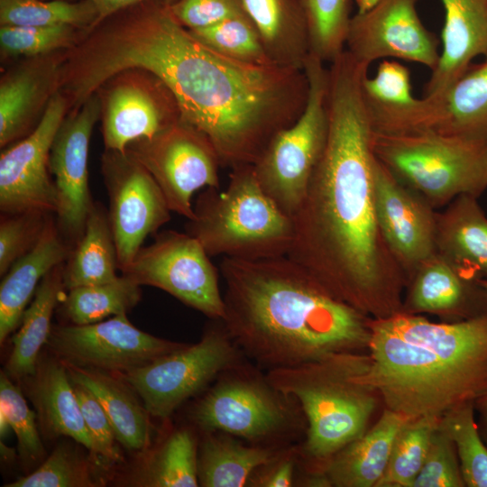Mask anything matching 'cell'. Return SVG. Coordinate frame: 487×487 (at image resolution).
Here are the masks:
<instances>
[{"label": "cell", "mask_w": 487, "mask_h": 487, "mask_svg": "<svg viewBox=\"0 0 487 487\" xmlns=\"http://www.w3.org/2000/svg\"><path fill=\"white\" fill-rule=\"evenodd\" d=\"M81 69L92 87L142 69L172 93L181 121L203 133L221 166L253 164L308 99L304 69L241 62L209 49L158 1L124 9L85 40Z\"/></svg>", "instance_id": "obj_1"}, {"label": "cell", "mask_w": 487, "mask_h": 487, "mask_svg": "<svg viewBox=\"0 0 487 487\" xmlns=\"http://www.w3.org/2000/svg\"><path fill=\"white\" fill-rule=\"evenodd\" d=\"M368 70L347 53L328 67L326 144L292 216L288 256L339 300L383 319L401 312L407 278L376 215Z\"/></svg>", "instance_id": "obj_2"}, {"label": "cell", "mask_w": 487, "mask_h": 487, "mask_svg": "<svg viewBox=\"0 0 487 487\" xmlns=\"http://www.w3.org/2000/svg\"><path fill=\"white\" fill-rule=\"evenodd\" d=\"M221 321L246 358L267 371L368 352L372 317L331 295L288 255L224 257Z\"/></svg>", "instance_id": "obj_3"}, {"label": "cell", "mask_w": 487, "mask_h": 487, "mask_svg": "<svg viewBox=\"0 0 487 487\" xmlns=\"http://www.w3.org/2000/svg\"><path fill=\"white\" fill-rule=\"evenodd\" d=\"M371 329L362 378L383 408L407 419L441 418L487 397V313L457 322L398 313L372 318Z\"/></svg>", "instance_id": "obj_4"}, {"label": "cell", "mask_w": 487, "mask_h": 487, "mask_svg": "<svg viewBox=\"0 0 487 487\" xmlns=\"http://www.w3.org/2000/svg\"><path fill=\"white\" fill-rule=\"evenodd\" d=\"M369 352H345L295 366L267 371L270 383L299 405L306 437L299 446L303 472L322 473L324 464L362 436L382 404L380 393L363 381Z\"/></svg>", "instance_id": "obj_5"}, {"label": "cell", "mask_w": 487, "mask_h": 487, "mask_svg": "<svg viewBox=\"0 0 487 487\" xmlns=\"http://www.w3.org/2000/svg\"><path fill=\"white\" fill-rule=\"evenodd\" d=\"M187 233L209 256L259 260L288 255L293 220L264 192L253 164L232 168L227 188H207L194 206Z\"/></svg>", "instance_id": "obj_6"}, {"label": "cell", "mask_w": 487, "mask_h": 487, "mask_svg": "<svg viewBox=\"0 0 487 487\" xmlns=\"http://www.w3.org/2000/svg\"><path fill=\"white\" fill-rule=\"evenodd\" d=\"M372 150L395 179L436 210L459 196L479 198L487 189L486 142L432 130L373 132Z\"/></svg>", "instance_id": "obj_7"}, {"label": "cell", "mask_w": 487, "mask_h": 487, "mask_svg": "<svg viewBox=\"0 0 487 487\" xmlns=\"http://www.w3.org/2000/svg\"><path fill=\"white\" fill-rule=\"evenodd\" d=\"M249 368L243 363L220 375L193 407L191 419L204 432L282 446L288 437L307 428L305 417L296 400Z\"/></svg>", "instance_id": "obj_8"}, {"label": "cell", "mask_w": 487, "mask_h": 487, "mask_svg": "<svg viewBox=\"0 0 487 487\" xmlns=\"http://www.w3.org/2000/svg\"><path fill=\"white\" fill-rule=\"evenodd\" d=\"M304 71L308 92L301 115L271 140L253 164L264 192L291 218L323 155L328 134V68L310 53Z\"/></svg>", "instance_id": "obj_9"}, {"label": "cell", "mask_w": 487, "mask_h": 487, "mask_svg": "<svg viewBox=\"0 0 487 487\" xmlns=\"http://www.w3.org/2000/svg\"><path fill=\"white\" fill-rule=\"evenodd\" d=\"M246 358L220 320L197 344L120 373L149 415L165 419L185 400Z\"/></svg>", "instance_id": "obj_10"}, {"label": "cell", "mask_w": 487, "mask_h": 487, "mask_svg": "<svg viewBox=\"0 0 487 487\" xmlns=\"http://www.w3.org/2000/svg\"><path fill=\"white\" fill-rule=\"evenodd\" d=\"M198 239L164 231L142 246L122 274L138 284L161 289L213 320L225 315L218 269Z\"/></svg>", "instance_id": "obj_11"}, {"label": "cell", "mask_w": 487, "mask_h": 487, "mask_svg": "<svg viewBox=\"0 0 487 487\" xmlns=\"http://www.w3.org/2000/svg\"><path fill=\"white\" fill-rule=\"evenodd\" d=\"M151 173L171 212L194 218L192 197L204 188H219L221 162L209 140L189 124H177L126 150Z\"/></svg>", "instance_id": "obj_12"}, {"label": "cell", "mask_w": 487, "mask_h": 487, "mask_svg": "<svg viewBox=\"0 0 487 487\" xmlns=\"http://www.w3.org/2000/svg\"><path fill=\"white\" fill-rule=\"evenodd\" d=\"M102 174L118 268L124 271L146 237L170 220V209L157 182L129 152L106 150Z\"/></svg>", "instance_id": "obj_13"}, {"label": "cell", "mask_w": 487, "mask_h": 487, "mask_svg": "<svg viewBox=\"0 0 487 487\" xmlns=\"http://www.w3.org/2000/svg\"><path fill=\"white\" fill-rule=\"evenodd\" d=\"M126 315L93 324L53 327L47 345L65 364L120 373L186 345L138 329Z\"/></svg>", "instance_id": "obj_14"}, {"label": "cell", "mask_w": 487, "mask_h": 487, "mask_svg": "<svg viewBox=\"0 0 487 487\" xmlns=\"http://www.w3.org/2000/svg\"><path fill=\"white\" fill-rule=\"evenodd\" d=\"M96 92L101 98L106 150L125 152L130 143L151 139L181 121L170 90L147 70L120 71Z\"/></svg>", "instance_id": "obj_15"}, {"label": "cell", "mask_w": 487, "mask_h": 487, "mask_svg": "<svg viewBox=\"0 0 487 487\" xmlns=\"http://www.w3.org/2000/svg\"><path fill=\"white\" fill-rule=\"evenodd\" d=\"M69 111L67 98L57 91L32 132L3 150L0 156L1 214L32 211L57 214L59 198L50 170V154Z\"/></svg>", "instance_id": "obj_16"}, {"label": "cell", "mask_w": 487, "mask_h": 487, "mask_svg": "<svg viewBox=\"0 0 487 487\" xmlns=\"http://www.w3.org/2000/svg\"><path fill=\"white\" fill-rule=\"evenodd\" d=\"M418 0H380L370 11L350 21L345 50L358 61L394 58L426 66L431 71L440 52L436 35L422 23Z\"/></svg>", "instance_id": "obj_17"}, {"label": "cell", "mask_w": 487, "mask_h": 487, "mask_svg": "<svg viewBox=\"0 0 487 487\" xmlns=\"http://www.w3.org/2000/svg\"><path fill=\"white\" fill-rule=\"evenodd\" d=\"M101 98L96 92L79 107L69 111L51 149L50 170L59 198L58 225L64 237L75 244L84 232L93 204L87 160L92 131L101 116Z\"/></svg>", "instance_id": "obj_18"}, {"label": "cell", "mask_w": 487, "mask_h": 487, "mask_svg": "<svg viewBox=\"0 0 487 487\" xmlns=\"http://www.w3.org/2000/svg\"><path fill=\"white\" fill-rule=\"evenodd\" d=\"M372 177L378 223L408 283L419 265L436 252L437 211L395 179L375 157Z\"/></svg>", "instance_id": "obj_19"}, {"label": "cell", "mask_w": 487, "mask_h": 487, "mask_svg": "<svg viewBox=\"0 0 487 487\" xmlns=\"http://www.w3.org/2000/svg\"><path fill=\"white\" fill-rule=\"evenodd\" d=\"M66 51L27 58L0 80V146L24 138L36 127L58 91L60 68Z\"/></svg>", "instance_id": "obj_20"}, {"label": "cell", "mask_w": 487, "mask_h": 487, "mask_svg": "<svg viewBox=\"0 0 487 487\" xmlns=\"http://www.w3.org/2000/svg\"><path fill=\"white\" fill-rule=\"evenodd\" d=\"M400 313L430 314L442 322L473 318L487 313V289L436 253L409 279Z\"/></svg>", "instance_id": "obj_21"}, {"label": "cell", "mask_w": 487, "mask_h": 487, "mask_svg": "<svg viewBox=\"0 0 487 487\" xmlns=\"http://www.w3.org/2000/svg\"><path fill=\"white\" fill-rule=\"evenodd\" d=\"M445 11L442 50L424 96L441 97L475 58L487 59V0H441Z\"/></svg>", "instance_id": "obj_22"}, {"label": "cell", "mask_w": 487, "mask_h": 487, "mask_svg": "<svg viewBox=\"0 0 487 487\" xmlns=\"http://www.w3.org/2000/svg\"><path fill=\"white\" fill-rule=\"evenodd\" d=\"M363 93L373 130L381 133H404L431 130L436 104L412 93L409 69L399 61L384 60L373 77L363 79Z\"/></svg>", "instance_id": "obj_23"}, {"label": "cell", "mask_w": 487, "mask_h": 487, "mask_svg": "<svg viewBox=\"0 0 487 487\" xmlns=\"http://www.w3.org/2000/svg\"><path fill=\"white\" fill-rule=\"evenodd\" d=\"M52 217L35 246L4 275L0 285V343L22 322L27 305L44 276L64 263L72 251Z\"/></svg>", "instance_id": "obj_24"}, {"label": "cell", "mask_w": 487, "mask_h": 487, "mask_svg": "<svg viewBox=\"0 0 487 487\" xmlns=\"http://www.w3.org/2000/svg\"><path fill=\"white\" fill-rule=\"evenodd\" d=\"M436 249L464 276L487 279V216L478 198L459 196L437 212Z\"/></svg>", "instance_id": "obj_25"}, {"label": "cell", "mask_w": 487, "mask_h": 487, "mask_svg": "<svg viewBox=\"0 0 487 487\" xmlns=\"http://www.w3.org/2000/svg\"><path fill=\"white\" fill-rule=\"evenodd\" d=\"M408 419L386 408L375 423L323 466L330 487H376L386 469L393 440Z\"/></svg>", "instance_id": "obj_26"}, {"label": "cell", "mask_w": 487, "mask_h": 487, "mask_svg": "<svg viewBox=\"0 0 487 487\" xmlns=\"http://www.w3.org/2000/svg\"><path fill=\"white\" fill-rule=\"evenodd\" d=\"M29 379V395L41 427L52 436L71 437L90 454L93 443L66 365L60 361L39 362Z\"/></svg>", "instance_id": "obj_27"}, {"label": "cell", "mask_w": 487, "mask_h": 487, "mask_svg": "<svg viewBox=\"0 0 487 487\" xmlns=\"http://www.w3.org/2000/svg\"><path fill=\"white\" fill-rule=\"evenodd\" d=\"M65 365L70 381L87 388L101 404L116 440L129 450L146 448L151 436L149 413L134 396L131 386L110 375V372Z\"/></svg>", "instance_id": "obj_28"}, {"label": "cell", "mask_w": 487, "mask_h": 487, "mask_svg": "<svg viewBox=\"0 0 487 487\" xmlns=\"http://www.w3.org/2000/svg\"><path fill=\"white\" fill-rule=\"evenodd\" d=\"M198 454V485L242 487L252 474L287 446L244 444L218 431L205 432Z\"/></svg>", "instance_id": "obj_29"}, {"label": "cell", "mask_w": 487, "mask_h": 487, "mask_svg": "<svg viewBox=\"0 0 487 487\" xmlns=\"http://www.w3.org/2000/svg\"><path fill=\"white\" fill-rule=\"evenodd\" d=\"M433 100L432 131L487 143V59L473 63L441 97Z\"/></svg>", "instance_id": "obj_30"}, {"label": "cell", "mask_w": 487, "mask_h": 487, "mask_svg": "<svg viewBox=\"0 0 487 487\" xmlns=\"http://www.w3.org/2000/svg\"><path fill=\"white\" fill-rule=\"evenodd\" d=\"M64 265H57L44 276L23 313L5 366L6 373L12 378H28L36 372L40 351L51 331L53 311L65 289Z\"/></svg>", "instance_id": "obj_31"}, {"label": "cell", "mask_w": 487, "mask_h": 487, "mask_svg": "<svg viewBox=\"0 0 487 487\" xmlns=\"http://www.w3.org/2000/svg\"><path fill=\"white\" fill-rule=\"evenodd\" d=\"M271 61L280 67L304 69L310 54L304 15H291L285 0H242Z\"/></svg>", "instance_id": "obj_32"}, {"label": "cell", "mask_w": 487, "mask_h": 487, "mask_svg": "<svg viewBox=\"0 0 487 487\" xmlns=\"http://www.w3.org/2000/svg\"><path fill=\"white\" fill-rule=\"evenodd\" d=\"M117 252L107 210L93 201L84 232L64 265L68 290L113 281L119 276Z\"/></svg>", "instance_id": "obj_33"}, {"label": "cell", "mask_w": 487, "mask_h": 487, "mask_svg": "<svg viewBox=\"0 0 487 487\" xmlns=\"http://www.w3.org/2000/svg\"><path fill=\"white\" fill-rule=\"evenodd\" d=\"M133 478L136 486H198V449L193 432L188 428L174 431Z\"/></svg>", "instance_id": "obj_34"}, {"label": "cell", "mask_w": 487, "mask_h": 487, "mask_svg": "<svg viewBox=\"0 0 487 487\" xmlns=\"http://www.w3.org/2000/svg\"><path fill=\"white\" fill-rule=\"evenodd\" d=\"M141 297V285L122 274L110 282L69 289L63 300V311L71 324H93L127 314Z\"/></svg>", "instance_id": "obj_35"}, {"label": "cell", "mask_w": 487, "mask_h": 487, "mask_svg": "<svg viewBox=\"0 0 487 487\" xmlns=\"http://www.w3.org/2000/svg\"><path fill=\"white\" fill-rule=\"evenodd\" d=\"M440 418L408 419L398 431L384 473L376 487H412Z\"/></svg>", "instance_id": "obj_36"}, {"label": "cell", "mask_w": 487, "mask_h": 487, "mask_svg": "<svg viewBox=\"0 0 487 487\" xmlns=\"http://www.w3.org/2000/svg\"><path fill=\"white\" fill-rule=\"evenodd\" d=\"M97 14L87 0H0L1 25H70L89 32Z\"/></svg>", "instance_id": "obj_37"}, {"label": "cell", "mask_w": 487, "mask_h": 487, "mask_svg": "<svg viewBox=\"0 0 487 487\" xmlns=\"http://www.w3.org/2000/svg\"><path fill=\"white\" fill-rule=\"evenodd\" d=\"M475 410L474 403L459 405L444 414L439 425L455 443L465 487H487V446Z\"/></svg>", "instance_id": "obj_38"}, {"label": "cell", "mask_w": 487, "mask_h": 487, "mask_svg": "<svg viewBox=\"0 0 487 487\" xmlns=\"http://www.w3.org/2000/svg\"><path fill=\"white\" fill-rule=\"evenodd\" d=\"M188 31L204 45L227 58L253 65H275L244 12L213 25Z\"/></svg>", "instance_id": "obj_39"}, {"label": "cell", "mask_w": 487, "mask_h": 487, "mask_svg": "<svg viewBox=\"0 0 487 487\" xmlns=\"http://www.w3.org/2000/svg\"><path fill=\"white\" fill-rule=\"evenodd\" d=\"M309 34L310 53L330 63L345 50L349 0H300Z\"/></svg>", "instance_id": "obj_40"}, {"label": "cell", "mask_w": 487, "mask_h": 487, "mask_svg": "<svg viewBox=\"0 0 487 487\" xmlns=\"http://www.w3.org/2000/svg\"><path fill=\"white\" fill-rule=\"evenodd\" d=\"M87 32L70 25H1V54L5 58L27 59L68 51Z\"/></svg>", "instance_id": "obj_41"}, {"label": "cell", "mask_w": 487, "mask_h": 487, "mask_svg": "<svg viewBox=\"0 0 487 487\" xmlns=\"http://www.w3.org/2000/svg\"><path fill=\"white\" fill-rule=\"evenodd\" d=\"M102 482L92 462L69 445H60L32 473L5 487H94Z\"/></svg>", "instance_id": "obj_42"}, {"label": "cell", "mask_w": 487, "mask_h": 487, "mask_svg": "<svg viewBox=\"0 0 487 487\" xmlns=\"http://www.w3.org/2000/svg\"><path fill=\"white\" fill-rule=\"evenodd\" d=\"M6 372L0 376V413L6 418L16 436L18 454L24 463H36L43 457L44 448L39 436L35 413L26 403L22 391Z\"/></svg>", "instance_id": "obj_43"}, {"label": "cell", "mask_w": 487, "mask_h": 487, "mask_svg": "<svg viewBox=\"0 0 487 487\" xmlns=\"http://www.w3.org/2000/svg\"><path fill=\"white\" fill-rule=\"evenodd\" d=\"M51 215L53 214L33 211L1 214V276H4L18 260L35 246Z\"/></svg>", "instance_id": "obj_44"}, {"label": "cell", "mask_w": 487, "mask_h": 487, "mask_svg": "<svg viewBox=\"0 0 487 487\" xmlns=\"http://www.w3.org/2000/svg\"><path fill=\"white\" fill-rule=\"evenodd\" d=\"M412 487H465L455 443L439 423Z\"/></svg>", "instance_id": "obj_45"}, {"label": "cell", "mask_w": 487, "mask_h": 487, "mask_svg": "<svg viewBox=\"0 0 487 487\" xmlns=\"http://www.w3.org/2000/svg\"><path fill=\"white\" fill-rule=\"evenodd\" d=\"M71 383L92 439V457L96 463L100 459L112 463L119 461L121 456L115 445L116 437L101 404L87 388L74 381Z\"/></svg>", "instance_id": "obj_46"}, {"label": "cell", "mask_w": 487, "mask_h": 487, "mask_svg": "<svg viewBox=\"0 0 487 487\" xmlns=\"http://www.w3.org/2000/svg\"><path fill=\"white\" fill-rule=\"evenodd\" d=\"M169 5L176 20L188 30L205 28L244 12L242 0H177Z\"/></svg>", "instance_id": "obj_47"}, {"label": "cell", "mask_w": 487, "mask_h": 487, "mask_svg": "<svg viewBox=\"0 0 487 487\" xmlns=\"http://www.w3.org/2000/svg\"><path fill=\"white\" fill-rule=\"evenodd\" d=\"M299 462V446H285L276 457L252 474L247 485L255 487L295 485V471Z\"/></svg>", "instance_id": "obj_48"}, {"label": "cell", "mask_w": 487, "mask_h": 487, "mask_svg": "<svg viewBox=\"0 0 487 487\" xmlns=\"http://www.w3.org/2000/svg\"><path fill=\"white\" fill-rule=\"evenodd\" d=\"M95 6L97 18L95 26L109 18L110 16L129 7L151 1L159 0H87ZM93 27V28H94ZM92 28V29H93Z\"/></svg>", "instance_id": "obj_49"}, {"label": "cell", "mask_w": 487, "mask_h": 487, "mask_svg": "<svg viewBox=\"0 0 487 487\" xmlns=\"http://www.w3.org/2000/svg\"><path fill=\"white\" fill-rule=\"evenodd\" d=\"M479 412L478 427L482 440L487 446V409H476Z\"/></svg>", "instance_id": "obj_50"}, {"label": "cell", "mask_w": 487, "mask_h": 487, "mask_svg": "<svg viewBox=\"0 0 487 487\" xmlns=\"http://www.w3.org/2000/svg\"><path fill=\"white\" fill-rule=\"evenodd\" d=\"M357 13L356 14H364L372 10L380 0H354Z\"/></svg>", "instance_id": "obj_51"}, {"label": "cell", "mask_w": 487, "mask_h": 487, "mask_svg": "<svg viewBox=\"0 0 487 487\" xmlns=\"http://www.w3.org/2000/svg\"><path fill=\"white\" fill-rule=\"evenodd\" d=\"M1 454L4 459H11L14 455L13 450L5 446L3 441H1Z\"/></svg>", "instance_id": "obj_52"}, {"label": "cell", "mask_w": 487, "mask_h": 487, "mask_svg": "<svg viewBox=\"0 0 487 487\" xmlns=\"http://www.w3.org/2000/svg\"><path fill=\"white\" fill-rule=\"evenodd\" d=\"M475 409H487V397L483 398L482 400H479L476 404H475Z\"/></svg>", "instance_id": "obj_53"}, {"label": "cell", "mask_w": 487, "mask_h": 487, "mask_svg": "<svg viewBox=\"0 0 487 487\" xmlns=\"http://www.w3.org/2000/svg\"><path fill=\"white\" fill-rule=\"evenodd\" d=\"M479 282H480L485 289H487V279H481V280H479Z\"/></svg>", "instance_id": "obj_54"}]
</instances>
